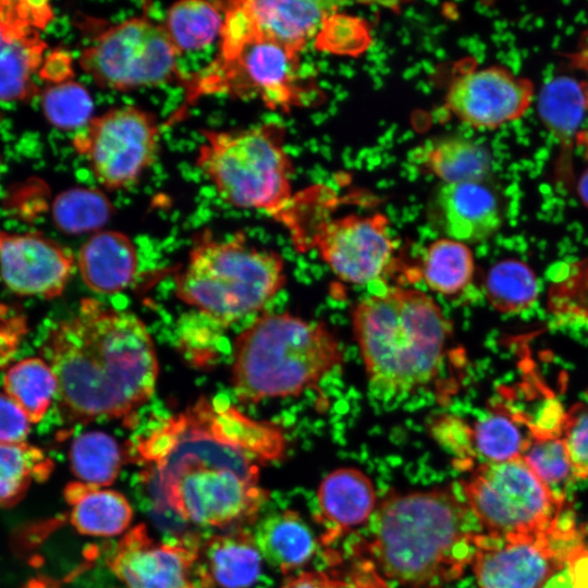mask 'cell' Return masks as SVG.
<instances>
[{
    "label": "cell",
    "mask_w": 588,
    "mask_h": 588,
    "mask_svg": "<svg viewBox=\"0 0 588 588\" xmlns=\"http://www.w3.org/2000/svg\"><path fill=\"white\" fill-rule=\"evenodd\" d=\"M160 124L155 114L134 106L94 117L73 137L74 150L108 189L135 184L156 159Z\"/></svg>",
    "instance_id": "obj_12"
},
{
    "label": "cell",
    "mask_w": 588,
    "mask_h": 588,
    "mask_svg": "<svg viewBox=\"0 0 588 588\" xmlns=\"http://www.w3.org/2000/svg\"><path fill=\"white\" fill-rule=\"evenodd\" d=\"M53 17V9L47 1L0 0L3 42L40 35Z\"/></svg>",
    "instance_id": "obj_37"
},
{
    "label": "cell",
    "mask_w": 588,
    "mask_h": 588,
    "mask_svg": "<svg viewBox=\"0 0 588 588\" xmlns=\"http://www.w3.org/2000/svg\"><path fill=\"white\" fill-rule=\"evenodd\" d=\"M343 348L321 321L265 314L236 339L232 388L241 403L296 396L342 365Z\"/></svg>",
    "instance_id": "obj_5"
},
{
    "label": "cell",
    "mask_w": 588,
    "mask_h": 588,
    "mask_svg": "<svg viewBox=\"0 0 588 588\" xmlns=\"http://www.w3.org/2000/svg\"><path fill=\"white\" fill-rule=\"evenodd\" d=\"M4 393L38 422L57 397V378L42 357H27L12 365L3 377Z\"/></svg>",
    "instance_id": "obj_29"
},
{
    "label": "cell",
    "mask_w": 588,
    "mask_h": 588,
    "mask_svg": "<svg viewBox=\"0 0 588 588\" xmlns=\"http://www.w3.org/2000/svg\"><path fill=\"white\" fill-rule=\"evenodd\" d=\"M77 268L85 284L94 292H121L132 283L136 273L134 245L121 232H97L81 247Z\"/></svg>",
    "instance_id": "obj_21"
},
{
    "label": "cell",
    "mask_w": 588,
    "mask_h": 588,
    "mask_svg": "<svg viewBox=\"0 0 588 588\" xmlns=\"http://www.w3.org/2000/svg\"><path fill=\"white\" fill-rule=\"evenodd\" d=\"M471 431L474 451L479 464L522 457L532 438L527 418L502 405H493L471 425Z\"/></svg>",
    "instance_id": "obj_25"
},
{
    "label": "cell",
    "mask_w": 588,
    "mask_h": 588,
    "mask_svg": "<svg viewBox=\"0 0 588 588\" xmlns=\"http://www.w3.org/2000/svg\"><path fill=\"white\" fill-rule=\"evenodd\" d=\"M253 536L261 556L285 575L307 565L318 549L311 529L293 510L264 517Z\"/></svg>",
    "instance_id": "obj_22"
},
{
    "label": "cell",
    "mask_w": 588,
    "mask_h": 588,
    "mask_svg": "<svg viewBox=\"0 0 588 588\" xmlns=\"http://www.w3.org/2000/svg\"><path fill=\"white\" fill-rule=\"evenodd\" d=\"M415 161L442 184L485 182L491 172L489 151L465 137H445L418 148Z\"/></svg>",
    "instance_id": "obj_24"
},
{
    "label": "cell",
    "mask_w": 588,
    "mask_h": 588,
    "mask_svg": "<svg viewBox=\"0 0 588 588\" xmlns=\"http://www.w3.org/2000/svg\"><path fill=\"white\" fill-rule=\"evenodd\" d=\"M474 272V256L465 243L442 237L426 248L421 275L431 291L455 296L470 284Z\"/></svg>",
    "instance_id": "obj_27"
},
{
    "label": "cell",
    "mask_w": 588,
    "mask_h": 588,
    "mask_svg": "<svg viewBox=\"0 0 588 588\" xmlns=\"http://www.w3.org/2000/svg\"><path fill=\"white\" fill-rule=\"evenodd\" d=\"M336 4L326 1L240 0L224 2L218 56L254 39H265L301 54L318 35Z\"/></svg>",
    "instance_id": "obj_14"
},
{
    "label": "cell",
    "mask_w": 588,
    "mask_h": 588,
    "mask_svg": "<svg viewBox=\"0 0 588 588\" xmlns=\"http://www.w3.org/2000/svg\"><path fill=\"white\" fill-rule=\"evenodd\" d=\"M432 439L452 457L458 469L473 470L476 455L473 445L471 425L452 414H438L428 425Z\"/></svg>",
    "instance_id": "obj_38"
},
{
    "label": "cell",
    "mask_w": 588,
    "mask_h": 588,
    "mask_svg": "<svg viewBox=\"0 0 588 588\" xmlns=\"http://www.w3.org/2000/svg\"><path fill=\"white\" fill-rule=\"evenodd\" d=\"M431 207L446 236L465 244L485 241L501 226L498 198L483 182L442 184Z\"/></svg>",
    "instance_id": "obj_19"
},
{
    "label": "cell",
    "mask_w": 588,
    "mask_h": 588,
    "mask_svg": "<svg viewBox=\"0 0 588 588\" xmlns=\"http://www.w3.org/2000/svg\"><path fill=\"white\" fill-rule=\"evenodd\" d=\"M47 49L40 35L0 45V100H27L39 94L38 74Z\"/></svg>",
    "instance_id": "obj_28"
},
{
    "label": "cell",
    "mask_w": 588,
    "mask_h": 588,
    "mask_svg": "<svg viewBox=\"0 0 588 588\" xmlns=\"http://www.w3.org/2000/svg\"><path fill=\"white\" fill-rule=\"evenodd\" d=\"M566 565L573 588H588V546L579 544L567 558Z\"/></svg>",
    "instance_id": "obj_44"
},
{
    "label": "cell",
    "mask_w": 588,
    "mask_h": 588,
    "mask_svg": "<svg viewBox=\"0 0 588 588\" xmlns=\"http://www.w3.org/2000/svg\"><path fill=\"white\" fill-rule=\"evenodd\" d=\"M179 56L163 24L140 15L102 29L82 50L78 63L99 87L127 91L183 85L187 74L177 65Z\"/></svg>",
    "instance_id": "obj_10"
},
{
    "label": "cell",
    "mask_w": 588,
    "mask_h": 588,
    "mask_svg": "<svg viewBox=\"0 0 588 588\" xmlns=\"http://www.w3.org/2000/svg\"><path fill=\"white\" fill-rule=\"evenodd\" d=\"M30 424L20 406L5 393L0 392V442H25Z\"/></svg>",
    "instance_id": "obj_41"
},
{
    "label": "cell",
    "mask_w": 588,
    "mask_h": 588,
    "mask_svg": "<svg viewBox=\"0 0 588 588\" xmlns=\"http://www.w3.org/2000/svg\"><path fill=\"white\" fill-rule=\"evenodd\" d=\"M315 41L320 50L355 54L368 46L369 32L360 19L334 11L324 20Z\"/></svg>",
    "instance_id": "obj_39"
},
{
    "label": "cell",
    "mask_w": 588,
    "mask_h": 588,
    "mask_svg": "<svg viewBox=\"0 0 588 588\" xmlns=\"http://www.w3.org/2000/svg\"><path fill=\"white\" fill-rule=\"evenodd\" d=\"M113 207L100 191L75 187L60 193L52 203V219L66 234L97 231L111 218Z\"/></svg>",
    "instance_id": "obj_32"
},
{
    "label": "cell",
    "mask_w": 588,
    "mask_h": 588,
    "mask_svg": "<svg viewBox=\"0 0 588 588\" xmlns=\"http://www.w3.org/2000/svg\"><path fill=\"white\" fill-rule=\"evenodd\" d=\"M42 356L57 378L60 413L72 422H127L157 384V353L144 322L93 298L49 331Z\"/></svg>",
    "instance_id": "obj_2"
},
{
    "label": "cell",
    "mask_w": 588,
    "mask_h": 588,
    "mask_svg": "<svg viewBox=\"0 0 588 588\" xmlns=\"http://www.w3.org/2000/svg\"><path fill=\"white\" fill-rule=\"evenodd\" d=\"M587 113H588V91H587Z\"/></svg>",
    "instance_id": "obj_47"
},
{
    "label": "cell",
    "mask_w": 588,
    "mask_h": 588,
    "mask_svg": "<svg viewBox=\"0 0 588 588\" xmlns=\"http://www.w3.org/2000/svg\"><path fill=\"white\" fill-rule=\"evenodd\" d=\"M486 293L490 304L499 311L519 313L531 306L538 295L532 270L519 260L495 264L486 279Z\"/></svg>",
    "instance_id": "obj_33"
},
{
    "label": "cell",
    "mask_w": 588,
    "mask_h": 588,
    "mask_svg": "<svg viewBox=\"0 0 588 588\" xmlns=\"http://www.w3.org/2000/svg\"><path fill=\"white\" fill-rule=\"evenodd\" d=\"M563 438L574 475L579 479L588 478V408L578 405L566 417Z\"/></svg>",
    "instance_id": "obj_40"
},
{
    "label": "cell",
    "mask_w": 588,
    "mask_h": 588,
    "mask_svg": "<svg viewBox=\"0 0 588 588\" xmlns=\"http://www.w3.org/2000/svg\"><path fill=\"white\" fill-rule=\"evenodd\" d=\"M587 91L567 77L554 79L543 88L539 110L552 132L563 138L572 136L587 111Z\"/></svg>",
    "instance_id": "obj_34"
},
{
    "label": "cell",
    "mask_w": 588,
    "mask_h": 588,
    "mask_svg": "<svg viewBox=\"0 0 588 588\" xmlns=\"http://www.w3.org/2000/svg\"><path fill=\"white\" fill-rule=\"evenodd\" d=\"M285 282L279 253L248 244L241 233L220 241L205 230L194 240L175 290L181 301L223 327L262 309Z\"/></svg>",
    "instance_id": "obj_6"
},
{
    "label": "cell",
    "mask_w": 588,
    "mask_h": 588,
    "mask_svg": "<svg viewBox=\"0 0 588 588\" xmlns=\"http://www.w3.org/2000/svg\"><path fill=\"white\" fill-rule=\"evenodd\" d=\"M223 16L224 2L180 1L168 9L163 27L181 54L205 48L219 38Z\"/></svg>",
    "instance_id": "obj_26"
},
{
    "label": "cell",
    "mask_w": 588,
    "mask_h": 588,
    "mask_svg": "<svg viewBox=\"0 0 588 588\" xmlns=\"http://www.w3.org/2000/svg\"><path fill=\"white\" fill-rule=\"evenodd\" d=\"M3 44V39H2V35H1V32H0V45Z\"/></svg>",
    "instance_id": "obj_46"
},
{
    "label": "cell",
    "mask_w": 588,
    "mask_h": 588,
    "mask_svg": "<svg viewBox=\"0 0 588 588\" xmlns=\"http://www.w3.org/2000/svg\"><path fill=\"white\" fill-rule=\"evenodd\" d=\"M583 542L567 510L542 531L505 537L482 531L471 563L478 588H543Z\"/></svg>",
    "instance_id": "obj_11"
},
{
    "label": "cell",
    "mask_w": 588,
    "mask_h": 588,
    "mask_svg": "<svg viewBox=\"0 0 588 588\" xmlns=\"http://www.w3.org/2000/svg\"><path fill=\"white\" fill-rule=\"evenodd\" d=\"M356 555L403 588H442L471 566L482 532L460 483L391 492L377 505Z\"/></svg>",
    "instance_id": "obj_3"
},
{
    "label": "cell",
    "mask_w": 588,
    "mask_h": 588,
    "mask_svg": "<svg viewBox=\"0 0 588 588\" xmlns=\"http://www.w3.org/2000/svg\"><path fill=\"white\" fill-rule=\"evenodd\" d=\"M74 264L72 252L49 237L0 231V277L17 295L60 296Z\"/></svg>",
    "instance_id": "obj_17"
},
{
    "label": "cell",
    "mask_w": 588,
    "mask_h": 588,
    "mask_svg": "<svg viewBox=\"0 0 588 588\" xmlns=\"http://www.w3.org/2000/svg\"><path fill=\"white\" fill-rule=\"evenodd\" d=\"M534 95L532 82L507 68H471L451 79L444 107L466 125L493 130L522 118Z\"/></svg>",
    "instance_id": "obj_16"
},
{
    "label": "cell",
    "mask_w": 588,
    "mask_h": 588,
    "mask_svg": "<svg viewBox=\"0 0 588 588\" xmlns=\"http://www.w3.org/2000/svg\"><path fill=\"white\" fill-rule=\"evenodd\" d=\"M52 462L37 446L0 442V507L22 500L34 480L46 479Z\"/></svg>",
    "instance_id": "obj_31"
},
{
    "label": "cell",
    "mask_w": 588,
    "mask_h": 588,
    "mask_svg": "<svg viewBox=\"0 0 588 588\" xmlns=\"http://www.w3.org/2000/svg\"><path fill=\"white\" fill-rule=\"evenodd\" d=\"M579 194L584 204L588 207V171H586L579 182Z\"/></svg>",
    "instance_id": "obj_45"
},
{
    "label": "cell",
    "mask_w": 588,
    "mask_h": 588,
    "mask_svg": "<svg viewBox=\"0 0 588 588\" xmlns=\"http://www.w3.org/2000/svg\"><path fill=\"white\" fill-rule=\"evenodd\" d=\"M396 248L390 221L381 212L321 221L307 241V249L317 250L340 280L352 284L370 283L387 274L396 261Z\"/></svg>",
    "instance_id": "obj_13"
},
{
    "label": "cell",
    "mask_w": 588,
    "mask_h": 588,
    "mask_svg": "<svg viewBox=\"0 0 588 588\" xmlns=\"http://www.w3.org/2000/svg\"><path fill=\"white\" fill-rule=\"evenodd\" d=\"M285 448L281 427L200 396L139 438L135 453L159 504L187 523L235 529L257 520L270 497L260 465L281 460Z\"/></svg>",
    "instance_id": "obj_1"
},
{
    "label": "cell",
    "mask_w": 588,
    "mask_h": 588,
    "mask_svg": "<svg viewBox=\"0 0 588 588\" xmlns=\"http://www.w3.org/2000/svg\"><path fill=\"white\" fill-rule=\"evenodd\" d=\"M203 136L196 164L219 196L281 222L293 199L284 127L268 122L242 130H205Z\"/></svg>",
    "instance_id": "obj_7"
},
{
    "label": "cell",
    "mask_w": 588,
    "mask_h": 588,
    "mask_svg": "<svg viewBox=\"0 0 588 588\" xmlns=\"http://www.w3.org/2000/svg\"><path fill=\"white\" fill-rule=\"evenodd\" d=\"M281 588H344V584L328 573L306 571L286 578Z\"/></svg>",
    "instance_id": "obj_43"
},
{
    "label": "cell",
    "mask_w": 588,
    "mask_h": 588,
    "mask_svg": "<svg viewBox=\"0 0 588 588\" xmlns=\"http://www.w3.org/2000/svg\"><path fill=\"white\" fill-rule=\"evenodd\" d=\"M522 458L537 477L559 498L576 479L563 437L531 438Z\"/></svg>",
    "instance_id": "obj_36"
},
{
    "label": "cell",
    "mask_w": 588,
    "mask_h": 588,
    "mask_svg": "<svg viewBox=\"0 0 588 588\" xmlns=\"http://www.w3.org/2000/svg\"><path fill=\"white\" fill-rule=\"evenodd\" d=\"M261 554L246 527L201 540L199 588H249L261 572Z\"/></svg>",
    "instance_id": "obj_20"
},
{
    "label": "cell",
    "mask_w": 588,
    "mask_h": 588,
    "mask_svg": "<svg viewBox=\"0 0 588 588\" xmlns=\"http://www.w3.org/2000/svg\"><path fill=\"white\" fill-rule=\"evenodd\" d=\"M482 530L505 537L547 529L566 511L522 457L477 465L458 482Z\"/></svg>",
    "instance_id": "obj_9"
},
{
    "label": "cell",
    "mask_w": 588,
    "mask_h": 588,
    "mask_svg": "<svg viewBox=\"0 0 588 588\" xmlns=\"http://www.w3.org/2000/svg\"><path fill=\"white\" fill-rule=\"evenodd\" d=\"M41 108L51 125L73 131L83 128L93 119L94 102L84 85L68 81L49 85L41 93Z\"/></svg>",
    "instance_id": "obj_35"
},
{
    "label": "cell",
    "mask_w": 588,
    "mask_h": 588,
    "mask_svg": "<svg viewBox=\"0 0 588 588\" xmlns=\"http://www.w3.org/2000/svg\"><path fill=\"white\" fill-rule=\"evenodd\" d=\"M352 326L375 396H406L439 376L450 327L425 292L391 287L363 298L353 308Z\"/></svg>",
    "instance_id": "obj_4"
},
{
    "label": "cell",
    "mask_w": 588,
    "mask_h": 588,
    "mask_svg": "<svg viewBox=\"0 0 588 588\" xmlns=\"http://www.w3.org/2000/svg\"><path fill=\"white\" fill-rule=\"evenodd\" d=\"M64 498L70 505V522L82 535L113 537L123 534L133 519V509L119 491L82 481L69 483Z\"/></svg>",
    "instance_id": "obj_23"
},
{
    "label": "cell",
    "mask_w": 588,
    "mask_h": 588,
    "mask_svg": "<svg viewBox=\"0 0 588 588\" xmlns=\"http://www.w3.org/2000/svg\"><path fill=\"white\" fill-rule=\"evenodd\" d=\"M301 54L265 39H254L226 56H217L204 70L187 74L185 101L170 120L177 122L187 108L205 96L257 99L272 110L290 112L313 94Z\"/></svg>",
    "instance_id": "obj_8"
},
{
    "label": "cell",
    "mask_w": 588,
    "mask_h": 588,
    "mask_svg": "<svg viewBox=\"0 0 588 588\" xmlns=\"http://www.w3.org/2000/svg\"><path fill=\"white\" fill-rule=\"evenodd\" d=\"M71 56L62 50L51 51L44 58L38 76L51 85L71 81L73 76Z\"/></svg>",
    "instance_id": "obj_42"
},
{
    "label": "cell",
    "mask_w": 588,
    "mask_h": 588,
    "mask_svg": "<svg viewBox=\"0 0 588 588\" xmlns=\"http://www.w3.org/2000/svg\"><path fill=\"white\" fill-rule=\"evenodd\" d=\"M377 507L371 479L362 470L342 467L329 473L317 490L316 520L322 527L319 542L329 547L368 524Z\"/></svg>",
    "instance_id": "obj_18"
},
{
    "label": "cell",
    "mask_w": 588,
    "mask_h": 588,
    "mask_svg": "<svg viewBox=\"0 0 588 588\" xmlns=\"http://www.w3.org/2000/svg\"><path fill=\"white\" fill-rule=\"evenodd\" d=\"M200 543L196 535L157 541L138 524L123 535L107 563L126 588H199Z\"/></svg>",
    "instance_id": "obj_15"
},
{
    "label": "cell",
    "mask_w": 588,
    "mask_h": 588,
    "mask_svg": "<svg viewBox=\"0 0 588 588\" xmlns=\"http://www.w3.org/2000/svg\"><path fill=\"white\" fill-rule=\"evenodd\" d=\"M72 473L79 481L99 488L111 486L123 465L118 441L102 431H88L76 437L69 451Z\"/></svg>",
    "instance_id": "obj_30"
}]
</instances>
